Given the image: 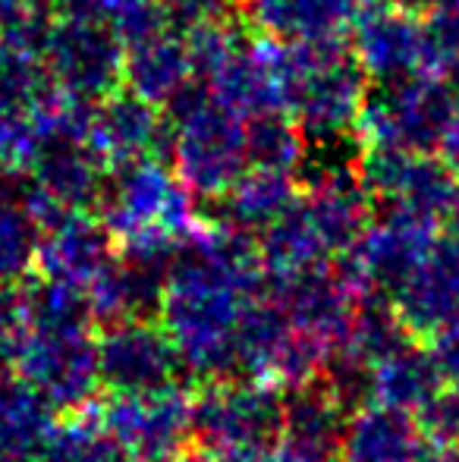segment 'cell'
<instances>
[{
    "mask_svg": "<svg viewBox=\"0 0 459 462\" xmlns=\"http://www.w3.org/2000/svg\"><path fill=\"white\" fill-rule=\"evenodd\" d=\"M19 365L38 396L67 409L86 402L101 381L98 346L86 337V324H32Z\"/></svg>",
    "mask_w": 459,
    "mask_h": 462,
    "instance_id": "277c9868",
    "label": "cell"
},
{
    "mask_svg": "<svg viewBox=\"0 0 459 462\" xmlns=\"http://www.w3.org/2000/svg\"><path fill=\"white\" fill-rule=\"evenodd\" d=\"M161 135V116L139 95H107L88 116V148L101 161L126 167L142 161Z\"/></svg>",
    "mask_w": 459,
    "mask_h": 462,
    "instance_id": "9c48e42d",
    "label": "cell"
},
{
    "mask_svg": "<svg viewBox=\"0 0 459 462\" xmlns=\"http://www.w3.org/2000/svg\"><path fill=\"white\" fill-rule=\"evenodd\" d=\"M456 92L431 73L384 79L365 92L359 126L374 148L428 152L441 145L456 120Z\"/></svg>",
    "mask_w": 459,
    "mask_h": 462,
    "instance_id": "7a4b0ae2",
    "label": "cell"
},
{
    "mask_svg": "<svg viewBox=\"0 0 459 462\" xmlns=\"http://www.w3.org/2000/svg\"><path fill=\"white\" fill-rule=\"evenodd\" d=\"M431 359L437 362L441 374H450L459 381V315L450 318L444 324V330H437V343H435V356Z\"/></svg>",
    "mask_w": 459,
    "mask_h": 462,
    "instance_id": "ffe728a7",
    "label": "cell"
},
{
    "mask_svg": "<svg viewBox=\"0 0 459 462\" xmlns=\"http://www.w3.org/2000/svg\"><path fill=\"white\" fill-rule=\"evenodd\" d=\"M355 25V60L378 82L428 73V32L416 19V10L374 0L362 6Z\"/></svg>",
    "mask_w": 459,
    "mask_h": 462,
    "instance_id": "52a82bcc",
    "label": "cell"
},
{
    "mask_svg": "<svg viewBox=\"0 0 459 462\" xmlns=\"http://www.w3.org/2000/svg\"><path fill=\"white\" fill-rule=\"evenodd\" d=\"M372 387L384 406L416 415L441 396V368L431 356L403 346L372 365Z\"/></svg>",
    "mask_w": 459,
    "mask_h": 462,
    "instance_id": "5bb4252c",
    "label": "cell"
},
{
    "mask_svg": "<svg viewBox=\"0 0 459 462\" xmlns=\"http://www.w3.org/2000/svg\"><path fill=\"white\" fill-rule=\"evenodd\" d=\"M170 334L142 321H120L98 343V374L116 396L170 387L179 365Z\"/></svg>",
    "mask_w": 459,
    "mask_h": 462,
    "instance_id": "ba28073f",
    "label": "cell"
},
{
    "mask_svg": "<svg viewBox=\"0 0 459 462\" xmlns=\"http://www.w3.org/2000/svg\"><path fill=\"white\" fill-rule=\"evenodd\" d=\"M177 120V167L186 189L205 195L230 192L233 183L243 177V167L249 164L239 116L230 114L211 95H205Z\"/></svg>",
    "mask_w": 459,
    "mask_h": 462,
    "instance_id": "3957f363",
    "label": "cell"
},
{
    "mask_svg": "<svg viewBox=\"0 0 459 462\" xmlns=\"http://www.w3.org/2000/svg\"><path fill=\"white\" fill-rule=\"evenodd\" d=\"M107 434L142 462H167L183 450L192 434V406L170 387L126 393L111 402L105 419Z\"/></svg>",
    "mask_w": 459,
    "mask_h": 462,
    "instance_id": "5b68a950",
    "label": "cell"
},
{
    "mask_svg": "<svg viewBox=\"0 0 459 462\" xmlns=\"http://www.w3.org/2000/svg\"><path fill=\"white\" fill-rule=\"evenodd\" d=\"M192 60L186 38L170 32H154L142 42L129 44L123 57V79L129 82L133 95L145 97L148 104L170 101L189 82Z\"/></svg>",
    "mask_w": 459,
    "mask_h": 462,
    "instance_id": "7c38bea8",
    "label": "cell"
},
{
    "mask_svg": "<svg viewBox=\"0 0 459 462\" xmlns=\"http://www.w3.org/2000/svg\"><path fill=\"white\" fill-rule=\"evenodd\" d=\"M293 186L287 173L252 171L249 177H239L227 192V208L233 226H268L274 217H280L289 208Z\"/></svg>",
    "mask_w": 459,
    "mask_h": 462,
    "instance_id": "2e32d148",
    "label": "cell"
},
{
    "mask_svg": "<svg viewBox=\"0 0 459 462\" xmlns=\"http://www.w3.org/2000/svg\"><path fill=\"white\" fill-rule=\"evenodd\" d=\"M299 154L302 142L296 135L293 123L280 110L252 116L249 129H245V161L255 171L287 173L299 161Z\"/></svg>",
    "mask_w": 459,
    "mask_h": 462,
    "instance_id": "e0dca14e",
    "label": "cell"
},
{
    "mask_svg": "<svg viewBox=\"0 0 459 462\" xmlns=\"http://www.w3.org/2000/svg\"><path fill=\"white\" fill-rule=\"evenodd\" d=\"M422 453L416 421L381 402L378 409H362L340 438V462H416Z\"/></svg>",
    "mask_w": 459,
    "mask_h": 462,
    "instance_id": "4fadbf2b",
    "label": "cell"
},
{
    "mask_svg": "<svg viewBox=\"0 0 459 462\" xmlns=\"http://www.w3.org/2000/svg\"><path fill=\"white\" fill-rule=\"evenodd\" d=\"M416 462H459V453H454V450H422Z\"/></svg>",
    "mask_w": 459,
    "mask_h": 462,
    "instance_id": "7402d4cb",
    "label": "cell"
},
{
    "mask_svg": "<svg viewBox=\"0 0 459 462\" xmlns=\"http://www.w3.org/2000/svg\"><path fill=\"white\" fill-rule=\"evenodd\" d=\"M44 462H120V444L107 434V428L69 425L60 434H50L41 453Z\"/></svg>",
    "mask_w": 459,
    "mask_h": 462,
    "instance_id": "ac0fdd59",
    "label": "cell"
},
{
    "mask_svg": "<svg viewBox=\"0 0 459 462\" xmlns=\"http://www.w3.org/2000/svg\"><path fill=\"white\" fill-rule=\"evenodd\" d=\"M41 264L50 280L86 290L111 264V230L79 214H63L41 245Z\"/></svg>",
    "mask_w": 459,
    "mask_h": 462,
    "instance_id": "8fae6325",
    "label": "cell"
},
{
    "mask_svg": "<svg viewBox=\"0 0 459 462\" xmlns=\"http://www.w3.org/2000/svg\"><path fill=\"white\" fill-rule=\"evenodd\" d=\"M277 88L287 114L321 135L359 120L365 101V69L355 54L331 44H289L274 57Z\"/></svg>",
    "mask_w": 459,
    "mask_h": 462,
    "instance_id": "6da1fadb",
    "label": "cell"
},
{
    "mask_svg": "<svg viewBox=\"0 0 459 462\" xmlns=\"http://www.w3.org/2000/svg\"><path fill=\"white\" fill-rule=\"evenodd\" d=\"M50 440V419L44 396L32 387L4 383L0 387V462L41 459Z\"/></svg>",
    "mask_w": 459,
    "mask_h": 462,
    "instance_id": "9a60e30c",
    "label": "cell"
},
{
    "mask_svg": "<svg viewBox=\"0 0 459 462\" xmlns=\"http://www.w3.org/2000/svg\"><path fill=\"white\" fill-rule=\"evenodd\" d=\"M283 428V406L271 390L258 383L215 387L192 406V434L215 453L221 450H262Z\"/></svg>",
    "mask_w": 459,
    "mask_h": 462,
    "instance_id": "8992f818",
    "label": "cell"
},
{
    "mask_svg": "<svg viewBox=\"0 0 459 462\" xmlns=\"http://www.w3.org/2000/svg\"><path fill=\"white\" fill-rule=\"evenodd\" d=\"M355 0H249V16L287 44H331L353 25Z\"/></svg>",
    "mask_w": 459,
    "mask_h": 462,
    "instance_id": "30bf717a",
    "label": "cell"
},
{
    "mask_svg": "<svg viewBox=\"0 0 459 462\" xmlns=\"http://www.w3.org/2000/svg\"><path fill=\"white\" fill-rule=\"evenodd\" d=\"M32 334V315L25 292L0 283V365H16Z\"/></svg>",
    "mask_w": 459,
    "mask_h": 462,
    "instance_id": "d6986e66",
    "label": "cell"
},
{
    "mask_svg": "<svg viewBox=\"0 0 459 462\" xmlns=\"http://www.w3.org/2000/svg\"><path fill=\"white\" fill-rule=\"evenodd\" d=\"M444 164L450 167V173H459V116L454 120V126L444 135Z\"/></svg>",
    "mask_w": 459,
    "mask_h": 462,
    "instance_id": "44dd1931",
    "label": "cell"
}]
</instances>
